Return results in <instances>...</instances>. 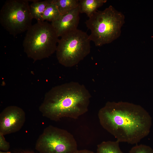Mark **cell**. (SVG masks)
<instances>
[{"mask_svg": "<svg viewBox=\"0 0 153 153\" xmlns=\"http://www.w3.org/2000/svg\"><path fill=\"white\" fill-rule=\"evenodd\" d=\"M101 126L119 142L137 144L150 132L151 119L141 106L124 102H107L99 110Z\"/></svg>", "mask_w": 153, "mask_h": 153, "instance_id": "1", "label": "cell"}, {"mask_svg": "<svg viewBox=\"0 0 153 153\" xmlns=\"http://www.w3.org/2000/svg\"><path fill=\"white\" fill-rule=\"evenodd\" d=\"M91 95L85 86L71 82L55 86L45 94L39 110L42 116L58 121L76 119L88 111Z\"/></svg>", "mask_w": 153, "mask_h": 153, "instance_id": "2", "label": "cell"}, {"mask_svg": "<svg viewBox=\"0 0 153 153\" xmlns=\"http://www.w3.org/2000/svg\"><path fill=\"white\" fill-rule=\"evenodd\" d=\"M125 23V16L112 5L103 10H97L85 22L91 31V41L100 46L111 43L118 38Z\"/></svg>", "mask_w": 153, "mask_h": 153, "instance_id": "3", "label": "cell"}, {"mask_svg": "<svg viewBox=\"0 0 153 153\" xmlns=\"http://www.w3.org/2000/svg\"><path fill=\"white\" fill-rule=\"evenodd\" d=\"M58 37L51 24L37 22L27 31L23 43L24 51L34 61L48 58L56 52Z\"/></svg>", "mask_w": 153, "mask_h": 153, "instance_id": "4", "label": "cell"}, {"mask_svg": "<svg viewBox=\"0 0 153 153\" xmlns=\"http://www.w3.org/2000/svg\"><path fill=\"white\" fill-rule=\"evenodd\" d=\"M91 41L89 35L78 29L61 36L56 51L59 63L66 67L77 64L89 54Z\"/></svg>", "mask_w": 153, "mask_h": 153, "instance_id": "5", "label": "cell"}, {"mask_svg": "<svg viewBox=\"0 0 153 153\" xmlns=\"http://www.w3.org/2000/svg\"><path fill=\"white\" fill-rule=\"evenodd\" d=\"M29 1L7 0L1 9V24L14 36L27 31L32 25L33 18L30 11Z\"/></svg>", "mask_w": 153, "mask_h": 153, "instance_id": "6", "label": "cell"}, {"mask_svg": "<svg viewBox=\"0 0 153 153\" xmlns=\"http://www.w3.org/2000/svg\"><path fill=\"white\" fill-rule=\"evenodd\" d=\"M35 148L39 153H75L78 150L72 134L52 125L44 129L36 141Z\"/></svg>", "mask_w": 153, "mask_h": 153, "instance_id": "7", "label": "cell"}, {"mask_svg": "<svg viewBox=\"0 0 153 153\" xmlns=\"http://www.w3.org/2000/svg\"><path fill=\"white\" fill-rule=\"evenodd\" d=\"M26 119L25 113L21 108L14 105L7 107L0 114V133L5 135L18 131Z\"/></svg>", "mask_w": 153, "mask_h": 153, "instance_id": "8", "label": "cell"}, {"mask_svg": "<svg viewBox=\"0 0 153 153\" xmlns=\"http://www.w3.org/2000/svg\"><path fill=\"white\" fill-rule=\"evenodd\" d=\"M80 13L78 7L51 23L59 37L77 29L80 20Z\"/></svg>", "mask_w": 153, "mask_h": 153, "instance_id": "9", "label": "cell"}, {"mask_svg": "<svg viewBox=\"0 0 153 153\" xmlns=\"http://www.w3.org/2000/svg\"><path fill=\"white\" fill-rule=\"evenodd\" d=\"M107 1V0H79L80 13H85L90 18Z\"/></svg>", "mask_w": 153, "mask_h": 153, "instance_id": "10", "label": "cell"}, {"mask_svg": "<svg viewBox=\"0 0 153 153\" xmlns=\"http://www.w3.org/2000/svg\"><path fill=\"white\" fill-rule=\"evenodd\" d=\"M50 1V0L33 1L29 6L30 12L33 18L35 19L37 22L43 21V14Z\"/></svg>", "mask_w": 153, "mask_h": 153, "instance_id": "11", "label": "cell"}, {"mask_svg": "<svg viewBox=\"0 0 153 153\" xmlns=\"http://www.w3.org/2000/svg\"><path fill=\"white\" fill-rule=\"evenodd\" d=\"M61 16L78 7L79 0H53Z\"/></svg>", "mask_w": 153, "mask_h": 153, "instance_id": "12", "label": "cell"}, {"mask_svg": "<svg viewBox=\"0 0 153 153\" xmlns=\"http://www.w3.org/2000/svg\"><path fill=\"white\" fill-rule=\"evenodd\" d=\"M118 141H103L97 146L96 153H124L120 150Z\"/></svg>", "mask_w": 153, "mask_h": 153, "instance_id": "13", "label": "cell"}, {"mask_svg": "<svg viewBox=\"0 0 153 153\" xmlns=\"http://www.w3.org/2000/svg\"><path fill=\"white\" fill-rule=\"evenodd\" d=\"M61 16L54 0H50L44 12L43 21L47 20L52 22L58 19Z\"/></svg>", "mask_w": 153, "mask_h": 153, "instance_id": "14", "label": "cell"}, {"mask_svg": "<svg viewBox=\"0 0 153 153\" xmlns=\"http://www.w3.org/2000/svg\"><path fill=\"white\" fill-rule=\"evenodd\" d=\"M129 153H153V150L148 146L137 144L131 148Z\"/></svg>", "mask_w": 153, "mask_h": 153, "instance_id": "15", "label": "cell"}, {"mask_svg": "<svg viewBox=\"0 0 153 153\" xmlns=\"http://www.w3.org/2000/svg\"><path fill=\"white\" fill-rule=\"evenodd\" d=\"M4 136L0 133V150L6 152L9 149L10 145L9 143L5 139Z\"/></svg>", "mask_w": 153, "mask_h": 153, "instance_id": "16", "label": "cell"}, {"mask_svg": "<svg viewBox=\"0 0 153 153\" xmlns=\"http://www.w3.org/2000/svg\"><path fill=\"white\" fill-rule=\"evenodd\" d=\"M75 153H96L94 152L86 149L80 150H78Z\"/></svg>", "mask_w": 153, "mask_h": 153, "instance_id": "17", "label": "cell"}, {"mask_svg": "<svg viewBox=\"0 0 153 153\" xmlns=\"http://www.w3.org/2000/svg\"><path fill=\"white\" fill-rule=\"evenodd\" d=\"M20 153H35L33 152L30 151L26 150L21 152Z\"/></svg>", "mask_w": 153, "mask_h": 153, "instance_id": "18", "label": "cell"}, {"mask_svg": "<svg viewBox=\"0 0 153 153\" xmlns=\"http://www.w3.org/2000/svg\"><path fill=\"white\" fill-rule=\"evenodd\" d=\"M0 153H11V152L10 151H6L3 152L2 151H0Z\"/></svg>", "mask_w": 153, "mask_h": 153, "instance_id": "19", "label": "cell"}]
</instances>
